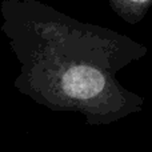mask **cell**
<instances>
[{
    "mask_svg": "<svg viewBox=\"0 0 152 152\" xmlns=\"http://www.w3.org/2000/svg\"><path fill=\"white\" fill-rule=\"evenodd\" d=\"M1 29L20 64L15 87L52 111L77 112L108 126L142 112L144 97L116 74L147 55L142 43L83 23L37 0H1Z\"/></svg>",
    "mask_w": 152,
    "mask_h": 152,
    "instance_id": "cell-1",
    "label": "cell"
},
{
    "mask_svg": "<svg viewBox=\"0 0 152 152\" xmlns=\"http://www.w3.org/2000/svg\"><path fill=\"white\" fill-rule=\"evenodd\" d=\"M108 4L121 20L137 24L152 8V0H108Z\"/></svg>",
    "mask_w": 152,
    "mask_h": 152,
    "instance_id": "cell-2",
    "label": "cell"
}]
</instances>
